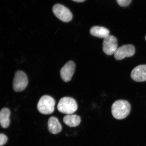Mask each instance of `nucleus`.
I'll use <instances>...</instances> for the list:
<instances>
[{"mask_svg":"<svg viewBox=\"0 0 146 146\" xmlns=\"http://www.w3.org/2000/svg\"><path fill=\"white\" fill-rule=\"evenodd\" d=\"M10 109L3 108L1 110L0 112V123L1 127L3 128H7L10 125Z\"/></svg>","mask_w":146,"mask_h":146,"instance_id":"obj_12","label":"nucleus"},{"mask_svg":"<svg viewBox=\"0 0 146 146\" xmlns=\"http://www.w3.org/2000/svg\"><path fill=\"white\" fill-rule=\"evenodd\" d=\"M56 102L52 96L48 95L42 96L38 102L37 108L41 113L50 114L54 112Z\"/></svg>","mask_w":146,"mask_h":146,"instance_id":"obj_3","label":"nucleus"},{"mask_svg":"<svg viewBox=\"0 0 146 146\" xmlns=\"http://www.w3.org/2000/svg\"><path fill=\"white\" fill-rule=\"evenodd\" d=\"M132 0H116L117 1L120 6L126 7L130 4Z\"/></svg>","mask_w":146,"mask_h":146,"instance_id":"obj_14","label":"nucleus"},{"mask_svg":"<svg viewBox=\"0 0 146 146\" xmlns=\"http://www.w3.org/2000/svg\"><path fill=\"white\" fill-rule=\"evenodd\" d=\"M52 11L56 17L64 22H69L72 19V12L68 8L63 5H55L53 7Z\"/></svg>","mask_w":146,"mask_h":146,"instance_id":"obj_5","label":"nucleus"},{"mask_svg":"<svg viewBox=\"0 0 146 146\" xmlns=\"http://www.w3.org/2000/svg\"><path fill=\"white\" fill-rule=\"evenodd\" d=\"M48 128L49 132L54 134L59 133L62 129V125L59 120L54 116L51 117L49 119Z\"/></svg>","mask_w":146,"mask_h":146,"instance_id":"obj_10","label":"nucleus"},{"mask_svg":"<svg viewBox=\"0 0 146 146\" xmlns=\"http://www.w3.org/2000/svg\"><path fill=\"white\" fill-rule=\"evenodd\" d=\"M131 76L135 81H146V65H140L135 67L131 72Z\"/></svg>","mask_w":146,"mask_h":146,"instance_id":"obj_9","label":"nucleus"},{"mask_svg":"<svg viewBox=\"0 0 146 146\" xmlns=\"http://www.w3.org/2000/svg\"><path fill=\"white\" fill-rule=\"evenodd\" d=\"M131 109V105L128 102L124 100H119L113 104L111 112L114 118L122 119L128 116Z\"/></svg>","mask_w":146,"mask_h":146,"instance_id":"obj_1","label":"nucleus"},{"mask_svg":"<svg viewBox=\"0 0 146 146\" xmlns=\"http://www.w3.org/2000/svg\"><path fill=\"white\" fill-rule=\"evenodd\" d=\"M78 104L74 98L65 97L59 100L57 106L58 110L60 112L67 115L72 114L78 109Z\"/></svg>","mask_w":146,"mask_h":146,"instance_id":"obj_2","label":"nucleus"},{"mask_svg":"<svg viewBox=\"0 0 146 146\" xmlns=\"http://www.w3.org/2000/svg\"><path fill=\"white\" fill-rule=\"evenodd\" d=\"M76 65L74 62L69 61L62 67L60 72L62 80L66 82L70 81L75 70Z\"/></svg>","mask_w":146,"mask_h":146,"instance_id":"obj_8","label":"nucleus"},{"mask_svg":"<svg viewBox=\"0 0 146 146\" xmlns=\"http://www.w3.org/2000/svg\"><path fill=\"white\" fill-rule=\"evenodd\" d=\"M64 123L71 127L78 126L81 122V118L79 116L75 114L67 115L64 117Z\"/></svg>","mask_w":146,"mask_h":146,"instance_id":"obj_13","label":"nucleus"},{"mask_svg":"<svg viewBox=\"0 0 146 146\" xmlns=\"http://www.w3.org/2000/svg\"><path fill=\"white\" fill-rule=\"evenodd\" d=\"M90 33L93 36L104 39L109 35L110 32L108 29L105 27L94 26L90 29Z\"/></svg>","mask_w":146,"mask_h":146,"instance_id":"obj_11","label":"nucleus"},{"mask_svg":"<svg viewBox=\"0 0 146 146\" xmlns=\"http://www.w3.org/2000/svg\"><path fill=\"white\" fill-rule=\"evenodd\" d=\"M27 74L21 71H18L15 74L13 82V89L16 92L22 91L26 88L28 84Z\"/></svg>","mask_w":146,"mask_h":146,"instance_id":"obj_4","label":"nucleus"},{"mask_svg":"<svg viewBox=\"0 0 146 146\" xmlns=\"http://www.w3.org/2000/svg\"><path fill=\"white\" fill-rule=\"evenodd\" d=\"M8 140V137L3 134H0V146H2L6 143Z\"/></svg>","mask_w":146,"mask_h":146,"instance_id":"obj_15","label":"nucleus"},{"mask_svg":"<svg viewBox=\"0 0 146 146\" xmlns=\"http://www.w3.org/2000/svg\"><path fill=\"white\" fill-rule=\"evenodd\" d=\"M72 1L76 2L81 3L84 1L86 0H72Z\"/></svg>","mask_w":146,"mask_h":146,"instance_id":"obj_16","label":"nucleus"},{"mask_svg":"<svg viewBox=\"0 0 146 146\" xmlns=\"http://www.w3.org/2000/svg\"></svg>","mask_w":146,"mask_h":146,"instance_id":"obj_17","label":"nucleus"},{"mask_svg":"<svg viewBox=\"0 0 146 146\" xmlns=\"http://www.w3.org/2000/svg\"><path fill=\"white\" fill-rule=\"evenodd\" d=\"M117 47V39L114 36L109 35L104 39L103 50L108 55L114 54L118 48Z\"/></svg>","mask_w":146,"mask_h":146,"instance_id":"obj_6","label":"nucleus"},{"mask_svg":"<svg viewBox=\"0 0 146 146\" xmlns=\"http://www.w3.org/2000/svg\"><path fill=\"white\" fill-rule=\"evenodd\" d=\"M135 49L134 46L131 44L125 45L119 47L114 54L115 59L117 60H123L127 57L134 55Z\"/></svg>","mask_w":146,"mask_h":146,"instance_id":"obj_7","label":"nucleus"}]
</instances>
